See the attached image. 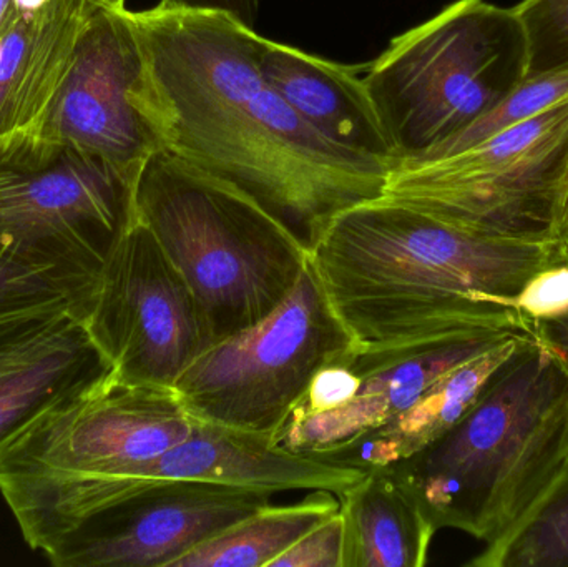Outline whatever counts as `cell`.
I'll list each match as a JSON object with an SVG mask.
<instances>
[{"instance_id":"obj_1","label":"cell","mask_w":568,"mask_h":567,"mask_svg":"<svg viewBox=\"0 0 568 567\" xmlns=\"http://www.w3.org/2000/svg\"><path fill=\"white\" fill-rule=\"evenodd\" d=\"M130 19L165 150L255 200L307 252L344 210L384 195L389 166L327 142L266 82L255 29L162 3Z\"/></svg>"},{"instance_id":"obj_2","label":"cell","mask_w":568,"mask_h":567,"mask_svg":"<svg viewBox=\"0 0 568 567\" xmlns=\"http://www.w3.org/2000/svg\"><path fill=\"white\" fill-rule=\"evenodd\" d=\"M568 260V236L499 239L393 200L351 206L310 263L357 346L476 332L536 330L513 300Z\"/></svg>"},{"instance_id":"obj_3","label":"cell","mask_w":568,"mask_h":567,"mask_svg":"<svg viewBox=\"0 0 568 567\" xmlns=\"http://www.w3.org/2000/svg\"><path fill=\"white\" fill-rule=\"evenodd\" d=\"M568 465V385L557 353L537 336L433 445L387 472L437 531L484 546L514 531Z\"/></svg>"},{"instance_id":"obj_4","label":"cell","mask_w":568,"mask_h":567,"mask_svg":"<svg viewBox=\"0 0 568 567\" xmlns=\"http://www.w3.org/2000/svg\"><path fill=\"white\" fill-rule=\"evenodd\" d=\"M135 202L136 219L199 300L212 345L275 312L310 263L255 200L169 150L143 166Z\"/></svg>"},{"instance_id":"obj_5","label":"cell","mask_w":568,"mask_h":567,"mask_svg":"<svg viewBox=\"0 0 568 567\" xmlns=\"http://www.w3.org/2000/svg\"><path fill=\"white\" fill-rule=\"evenodd\" d=\"M526 79L519 17L486 0H456L394 37L363 77L396 163L449 142Z\"/></svg>"},{"instance_id":"obj_6","label":"cell","mask_w":568,"mask_h":567,"mask_svg":"<svg viewBox=\"0 0 568 567\" xmlns=\"http://www.w3.org/2000/svg\"><path fill=\"white\" fill-rule=\"evenodd\" d=\"M383 199L483 235L568 236V100L463 149L396 163Z\"/></svg>"},{"instance_id":"obj_7","label":"cell","mask_w":568,"mask_h":567,"mask_svg":"<svg viewBox=\"0 0 568 567\" xmlns=\"http://www.w3.org/2000/svg\"><path fill=\"white\" fill-rule=\"evenodd\" d=\"M353 346L307 263L275 312L213 343L173 388L193 418L273 438L317 372Z\"/></svg>"},{"instance_id":"obj_8","label":"cell","mask_w":568,"mask_h":567,"mask_svg":"<svg viewBox=\"0 0 568 567\" xmlns=\"http://www.w3.org/2000/svg\"><path fill=\"white\" fill-rule=\"evenodd\" d=\"M273 495L196 482L63 483L49 498L62 528L39 551L57 567H172Z\"/></svg>"},{"instance_id":"obj_9","label":"cell","mask_w":568,"mask_h":567,"mask_svg":"<svg viewBox=\"0 0 568 567\" xmlns=\"http://www.w3.org/2000/svg\"><path fill=\"white\" fill-rule=\"evenodd\" d=\"M195 422L173 386L112 372L43 413L0 455V489L115 478L189 438Z\"/></svg>"},{"instance_id":"obj_10","label":"cell","mask_w":568,"mask_h":567,"mask_svg":"<svg viewBox=\"0 0 568 567\" xmlns=\"http://www.w3.org/2000/svg\"><path fill=\"white\" fill-rule=\"evenodd\" d=\"M136 182L36 130L0 135V236L105 263L136 222Z\"/></svg>"},{"instance_id":"obj_11","label":"cell","mask_w":568,"mask_h":567,"mask_svg":"<svg viewBox=\"0 0 568 567\" xmlns=\"http://www.w3.org/2000/svg\"><path fill=\"white\" fill-rule=\"evenodd\" d=\"M85 325L125 382L175 386L212 346L199 300L139 219L106 256Z\"/></svg>"},{"instance_id":"obj_12","label":"cell","mask_w":568,"mask_h":567,"mask_svg":"<svg viewBox=\"0 0 568 567\" xmlns=\"http://www.w3.org/2000/svg\"><path fill=\"white\" fill-rule=\"evenodd\" d=\"M30 130L72 143L133 176L165 150L126 6L93 7L59 90Z\"/></svg>"},{"instance_id":"obj_13","label":"cell","mask_w":568,"mask_h":567,"mask_svg":"<svg viewBox=\"0 0 568 567\" xmlns=\"http://www.w3.org/2000/svg\"><path fill=\"white\" fill-rule=\"evenodd\" d=\"M523 332L529 330L463 333L400 345H354L346 356L353 378L351 398L339 408L286 423L273 435V443L297 455H320L353 442L399 415L450 369Z\"/></svg>"},{"instance_id":"obj_14","label":"cell","mask_w":568,"mask_h":567,"mask_svg":"<svg viewBox=\"0 0 568 567\" xmlns=\"http://www.w3.org/2000/svg\"><path fill=\"white\" fill-rule=\"evenodd\" d=\"M112 372L75 313L0 323V455L43 413Z\"/></svg>"},{"instance_id":"obj_15","label":"cell","mask_w":568,"mask_h":567,"mask_svg":"<svg viewBox=\"0 0 568 567\" xmlns=\"http://www.w3.org/2000/svg\"><path fill=\"white\" fill-rule=\"evenodd\" d=\"M367 472L297 455L270 435L196 419L189 438L155 459L132 466L115 478L83 482H196L265 492H331L341 496Z\"/></svg>"},{"instance_id":"obj_16","label":"cell","mask_w":568,"mask_h":567,"mask_svg":"<svg viewBox=\"0 0 568 567\" xmlns=\"http://www.w3.org/2000/svg\"><path fill=\"white\" fill-rule=\"evenodd\" d=\"M260 70L294 112L327 142L393 169L396 153L357 69L262 37Z\"/></svg>"},{"instance_id":"obj_17","label":"cell","mask_w":568,"mask_h":567,"mask_svg":"<svg viewBox=\"0 0 568 567\" xmlns=\"http://www.w3.org/2000/svg\"><path fill=\"white\" fill-rule=\"evenodd\" d=\"M536 338L537 330L506 336L483 355L450 369L399 415L353 442L311 456L364 472L410 458L454 428L500 369Z\"/></svg>"},{"instance_id":"obj_18","label":"cell","mask_w":568,"mask_h":567,"mask_svg":"<svg viewBox=\"0 0 568 567\" xmlns=\"http://www.w3.org/2000/svg\"><path fill=\"white\" fill-rule=\"evenodd\" d=\"M95 6L50 0L0 36V135L30 130L59 90Z\"/></svg>"},{"instance_id":"obj_19","label":"cell","mask_w":568,"mask_h":567,"mask_svg":"<svg viewBox=\"0 0 568 567\" xmlns=\"http://www.w3.org/2000/svg\"><path fill=\"white\" fill-rule=\"evenodd\" d=\"M341 567H423L437 529L386 468L371 469L339 496Z\"/></svg>"},{"instance_id":"obj_20","label":"cell","mask_w":568,"mask_h":567,"mask_svg":"<svg viewBox=\"0 0 568 567\" xmlns=\"http://www.w3.org/2000/svg\"><path fill=\"white\" fill-rule=\"evenodd\" d=\"M103 263L0 236V323L40 313L87 320Z\"/></svg>"},{"instance_id":"obj_21","label":"cell","mask_w":568,"mask_h":567,"mask_svg":"<svg viewBox=\"0 0 568 567\" xmlns=\"http://www.w3.org/2000/svg\"><path fill=\"white\" fill-rule=\"evenodd\" d=\"M339 512V496L311 492L294 505L256 509L209 541L196 546L172 567H270L317 525Z\"/></svg>"},{"instance_id":"obj_22","label":"cell","mask_w":568,"mask_h":567,"mask_svg":"<svg viewBox=\"0 0 568 567\" xmlns=\"http://www.w3.org/2000/svg\"><path fill=\"white\" fill-rule=\"evenodd\" d=\"M469 567H568V466L536 509Z\"/></svg>"},{"instance_id":"obj_23","label":"cell","mask_w":568,"mask_h":567,"mask_svg":"<svg viewBox=\"0 0 568 567\" xmlns=\"http://www.w3.org/2000/svg\"><path fill=\"white\" fill-rule=\"evenodd\" d=\"M568 100V69L559 72L542 73V75L527 77L523 83L504 99L493 112L477 120L469 129L450 139L444 145L437 146L429 153L449 152L463 149L470 143L487 139L494 133L503 132L516 123L532 119L544 110ZM427 153V155H429ZM424 156V155H423Z\"/></svg>"},{"instance_id":"obj_24","label":"cell","mask_w":568,"mask_h":567,"mask_svg":"<svg viewBox=\"0 0 568 567\" xmlns=\"http://www.w3.org/2000/svg\"><path fill=\"white\" fill-rule=\"evenodd\" d=\"M527 40V77L568 69V0H523L513 7Z\"/></svg>"},{"instance_id":"obj_25","label":"cell","mask_w":568,"mask_h":567,"mask_svg":"<svg viewBox=\"0 0 568 567\" xmlns=\"http://www.w3.org/2000/svg\"><path fill=\"white\" fill-rule=\"evenodd\" d=\"M510 303L532 323L567 316L568 260L537 273Z\"/></svg>"},{"instance_id":"obj_26","label":"cell","mask_w":568,"mask_h":567,"mask_svg":"<svg viewBox=\"0 0 568 567\" xmlns=\"http://www.w3.org/2000/svg\"><path fill=\"white\" fill-rule=\"evenodd\" d=\"M343 546V519L337 512L306 533L270 567H341Z\"/></svg>"},{"instance_id":"obj_27","label":"cell","mask_w":568,"mask_h":567,"mask_svg":"<svg viewBox=\"0 0 568 567\" xmlns=\"http://www.w3.org/2000/svg\"><path fill=\"white\" fill-rule=\"evenodd\" d=\"M160 3L170 9L225 13L250 29H255L260 12V0H160Z\"/></svg>"},{"instance_id":"obj_28","label":"cell","mask_w":568,"mask_h":567,"mask_svg":"<svg viewBox=\"0 0 568 567\" xmlns=\"http://www.w3.org/2000/svg\"><path fill=\"white\" fill-rule=\"evenodd\" d=\"M536 330L537 336L559 356L568 385V315L552 322L536 323Z\"/></svg>"},{"instance_id":"obj_29","label":"cell","mask_w":568,"mask_h":567,"mask_svg":"<svg viewBox=\"0 0 568 567\" xmlns=\"http://www.w3.org/2000/svg\"><path fill=\"white\" fill-rule=\"evenodd\" d=\"M50 0H0V36L19 19L20 16L36 12Z\"/></svg>"},{"instance_id":"obj_30","label":"cell","mask_w":568,"mask_h":567,"mask_svg":"<svg viewBox=\"0 0 568 567\" xmlns=\"http://www.w3.org/2000/svg\"><path fill=\"white\" fill-rule=\"evenodd\" d=\"M89 6H126V0H77Z\"/></svg>"},{"instance_id":"obj_31","label":"cell","mask_w":568,"mask_h":567,"mask_svg":"<svg viewBox=\"0 0 568 567\" xmlns=\"http://www.w3.org/2000/svg\"><path fill=\"white\" fill-rule=\"evenodd\" d=\"M567 226H568V209H567Z\"/></svg>"}]
</instances>
